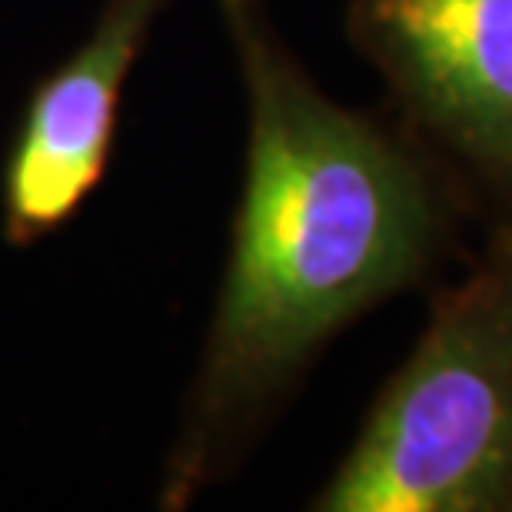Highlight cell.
<instances>
[{
  "mask_svg": "<svg viewBox=\"0 0 512 512\" xmlns=\"http://www.w3.org/2000/svg\"><path fill=\"white\" fill-rule=\"evenodd\" d=\"M167 4L110 0L84 44L34 87L0 170L7 243L64 230L107 177L124 84Z\"/></svg>",
  "mask_w": 512,
  "mask_h": 512,
  "instance_id": "cell-4",
  "label": "cell"
},
{
  "mask_svg": "<svg viewBox=\"0 0 512 512\" xmlns=\"http://www.w3.org/2000/svg\"><path fill=\"white\" fill-rule=\"evenodd\" d=\"M320 512H512V227L439 286Z\"/></svg>",
  "mask_w": 512,
  "mask_h": 512,
  "instance_id": "cell-2",
  "label": "cell"
},
{
  "mask_svg": "<svg viewBox=\"0 0 512 512\" xmlns=\"http://www.w3.org/2000/svg\"><path fill=\"white\" fill-rule=\"evenodd\" d=\"M220 17L247 90V170L163 509L223 483L346 326L443 266L469 210L393 114L316 87L263 0H220Z\"/></svg>",
  "mask_w": 512,
  "mask_h": 512,
  "instance_id": "cell-1",
  "label": "cell"
},
{
  "mask_svg": "<svg viewBox=\"0 0 512 512\" xmlns=\"http://www.w3.org/2000/svg\"><path fill=\"white\" fill-rule=\"evenodd\" d=\"M346 37L396 124L469 207L512 227V0H350Z\"/></svg>",
  "mask_w": 512,
  "mask_h": 512,
  "instance_id": "cell-3",
  "label": "cell"
}]
</instances>
